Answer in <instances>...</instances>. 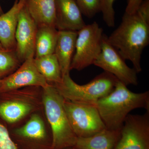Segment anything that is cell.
<instances>
[{"mask_svg": "<svg viewBox=\"0 0 149 149\" xmlns=\"http://www.w3.org/2000/svg\"><path fill=\"white\" fill-rule=\"evenodd\" d=\"M0 149H18L7 128L0 122Z\"/></svg>", "mask_w": 149, "mask_h": 149, "instance_id": "603a6c76", "label": "cell"}, {"mask_svg": "<svg viewBox=\"0 0 149 149\" xmlns=\"http://www.w3.org/2000/svg\"><path fill=\"white\" fill-rule=\"evenodd\" d=\"M64 149H80L79 148H76V147L73 146L71 147H69V148H66Z\"/></svg>", "mask_w": 149, "mask_h": 149, "instance_id": "d4e9b609", "label": "cell"}, {"mask_svg": "<svg viewBox=\"0 0 149 149\" xmlns=\"http://www.w3.org/2000/svg\"><path fill=\"white\" fill-rule=\"evenodd\" d=\"M64 98L53 85L42 88V101L52 138V149L75 146L77 140L64 107Z\"/></svg>", "mask_w": 149, "mask_h": 149, "instance_id": "3957f363", "label": "cell"}, {"mask_svg": "<svg viewBox=\"0 0 149 149\" xmlns=\"http://www.w3.org/2000/svg\"><path fill=\"white\" fill-rule=\"evenodd\" d=\"M25 7L37 27L56 28L55 0H26Z\"/></svg>", "mask_w": 149, "mask_h": 149, "instance_id": "2e32d148", "label": "cell"}, {"mask_svg": "<svg viewBox=\"0 0 149 149\" xmlns=\"http://www.w3.org/2000/svg\"><path fill=\"white\" fill-rule=\"evenodd\" d=\"M34 58L21 63L14 72L1 79L0 93L29 87L45 88L49 83L35 66Z\"/></svg>", "mask_w": 149, "mask_h": 149, "instance_id": "8fae6325", "label": "cell"}, {"mask_svg": "<svg viewBox=\"0 0 149 149\" xmlns=\"http://www.w3.org/2000/svg\"><path fill=\"white\" fill-rule=\"evenodd\" d=\"M35 66L49 84L61 83L62 75L59 63L54 54L34 58Z\"/></svg>", "mask_w": 149, "mask_h": 149, "instance_id": "d6986e66", "label": "cell"}, {"mask_svg": "<svg viewBox=\"0 0 149 149\" xmlns=\"http://www.w3.org/2000/svg\"><path fill=\"white\" fill-rule=\"evenodd\" d=\"M20 64L15 50L0 49V78L11 74Z\"/></svg>", "mask_w": 149, "mask_h": 149, "instance_id": "ffe728a7", "label": "cell"}, {"mask_svg": "<svg viewBox=\"0 0 149 149\" xmlns=\"http://www.w3.org/2000/svg\"><path fill=\"white\" fill-rule=\"evenodd\" d=\"M121 130L106 128L93 136L77 138L74 147L80 149H113L120 137Z\"/></svg>", "mask_w": 149, "mask_h": 149, "instance_id": "e0dca14e", "label": "cell"}, {"mask_svg": "<svg viewBox=\"0 0 149 149\" xmlns=\"http://www.w3.org/2000/svg\"><path fill=\"white\" fill-rule=\"evenodd\" d=\"M64 107L77 138L90 137L107 128L95 105L77 103L64 99Z\"/></svg>", "mask_w": 149, "mask_h": 149, "instance_id": "52a82bcc", "label": "cell"}, {"mask_svg": "<svg viewBox=\"0 0 149 149\" xmlns=\"http://www.w3.org/2000/svg\"><path fill=\"white\" fill-rule=\"evenodd\" d=\"M37 29V24L25 6L19 15L15 35V51L21 63L27 59L35 58Z\"/></svg>", "mask_w": 149, "mask_h": 149, "instance_id": "7c38bea8", "label": "cell"}, {"mask_svg": "<svg viewBox=\"0 0 149 149\" xmlns=\"http://www.w3.org/2000/svg\"><path fill=\"white\" fill-rule=\"evenodd\" d=\"M82 14L92 18L100 12V0H75Z\"/></svg>", "mask_w": 149, "mask_h": 149, "instance_id": "7402d4cb", "label": "cell"}, {"mask_svg": "<svg viewBox=\"0 0 149 149\" xmlns=\"http://www.w3.org/2000/svg\"><path fill=\"white\" fill-rule=\"evenodd\" d=\"M113 149H149V111L128 115Z\"/></svg>", "mask_w": 149, "mask_h": 149, "instance_id": "30bf717a", "label": "cell"}, {"mask_svg": "<svg viewBox=\"0 0 149 149\" xmlns=\"http://www.w3.org/2000/svg\"><path fill=\"white\" fill-rule=\"evenodd\" d=\"M143 0H128L125 13L132 14L136 12Z\"/></svg>", "mask_w": 149, "mask_h": 149, "instance_id": "cb8c5ba5", "label": "cell"}, {"mask_svg": "<svg viewBox=\"0 0 149 149\" xmlns=\"http://www.w3.org/2000/svg\"><path fill=\"white\" fill-rule=\"evenodd\" d=\"M0 49H4L3 47L1 45V43H0Z\"/></svg>", "mask_w": 149, "mask_h": 149, "instance_id": "4316f807", "label": "cell"}, {"mask_svg": "<svg viewBox=\"0 0 149 149\" xmlns=\"http://www.w3.org/2000/svg\"><path fill=\"white\" fill-rule=\"evenodd\" d=\"M58 30L49 26L38 27L35 42V58L54 53Z\"/></svg>", "mask_w": 149, "mask_h": 149, "instance_id": "ac0fdd59", "label": "cell"}, {"mask_svg": "<svg viewBox=\"0 0 149 149\" xmlns=\"http://www.w3.org/2000/svg\"><path fill=\"white\" fill-rule=\"evenodd\" d=\"M26 2V0H16L9 10L0 15V43L5 49H16L15 35L19 15Z\"/></svg>", "mask_w": 149, "mask_h": 149, "instance_id": "5bb4252c", "label": "cell"}, {"mask_svg": "<svg viewBox=\"0 0 149 149\" xmlns=\"http://www.w3.org/2000/svg\"><path fill=\"white\" fill-rule=\"evenodd\" d=\"M109 43L136 72L142 71V53L149 43V0H143L136 12L124 13L120 25L107 36Z\"/></svg>", "mask_w": 149, "mask_h": 149, "instance_id": "6da1fadb", "label": "cell"}, {"mask_svg": "<svg viewBox=\"0 0 149 149\" xmlns=\"http://www.w3.org/2000/svg\"><path fill=\"white\" fill-rule=\"evenodd\" d=\"M58 30L78 31L86 25L75 0H55Z\"/></svg>", "mask_w": 149, "mask_h": 149, "instance_id": "4fadbf2b", "label": "cell"}, {"mask_svg": "<svg viewBox=\"0 0 149 149\" xmlns=\"http://www.w3.org/2000/svg\"><path fill=\"white\" fill-rule=\"evenodd\" d=\"M104 34L96 22L77 32L75 52L70 69L81 70L93 64L102 51Z\"/></svg>", "mask_w": 149, "mask_h": 149, "instance_id": "8992f818", "label": "cell"}, {"mask_svg": "<svg viewBox=\"0 0 149 149\" xmlns=\"http://www.w3.org/2000/svg\"><path fill=\"white\" fill-rule=\"evenodd\" d=\"M118 81L114 90L100 99L95 106L107 128L120 130L129 113L136 109L149 111V92L136 93Z\"/></svg>", "mask_w": 149, "mask_h": 149, "instance_id": "7a4b0ae2", "label": "cell"}, {"mask_svg": "<svg viewBox=\"0 0 149 149\" xmlns=\"http://www.w3.org/2000/svg\"><path fill=\"white\" fill-rule=\"evenodd\" d=\"M3 93L0 102V117L13 124L35 113L42 106V88L29 87Z\"/></svg>", "mask_w": 149, "mask_h": 149, "instance_id": "5b68a950", "label": "cell"}, {"mask_svg": "<svg viewBox=\"0 0 149 149\" xmlns=\"http://www.w3.org/2000/svg\"><path fill=\"white\" fill-rule=\"evenodd\" d=\"M115 0H100V11L102 13L103 18L107 26L113 27L115 25V13L113 4Z\"/></svg>", "mask_w": 149, "mask_h": 149, "instance_id": "44dd1931", "label": "cell"}, {"mask_svg": "<svg viewBox=\"0 0 149 149\" xmlns=\"http://www.w3.org/2000/svg\"><path fill=\"white\" fill-rule=\"evenodd\" d=\"M3 11L1 7V6L0 5V15H1L2 14H3Z\"/></svg>", "mask_w": 149, "mask_h": 149, "instance_id": "484cf974", "label": "cell"}, {"mask_svg": "<svg viewBox=\"0 0 149 149\" xmlns=\"http://www.w3.org/2000/svg\"></svg>", "mask_w": 149, "mask_h": 149, "instance_id": "f1b7e54d", "label": "cell"}, {"mask_svg": "<svg viewBox=\"0 0 149 149\" xmlns=\"http://www.w3.org/2000/svg\"><path fill=\"white\" fill-rule=\"evenodd\" d=\"M10 136L18 149H52V134L48 133L44 120L36 113Z\"/></svg>", "mask_w": 149, "mask_h": 149, "instance_id": "ba28073f", "label": "cell"}, {"mask_svg": "<svg viewBox=\"0 0 149 149\" xmlns=\"http://www.w3.org/2000/svg\"><path fill=\"white\" fill-rule=\"evenodd\" d=\"M125 61L104 35L101 52L93 64L113 74L126 86L138 85V72L127 65Z\"/></svg>", "mask_w": 149, "mask_h": 149, "instance_id": "9c48e42d", "label": "cell"}, {"mask_svg": "<svg viewBox=\"0 0 149 149\" xmlns=\"http://www.w3.org/2000/svg\"><path fill=\"white\" fill-rule=\"evenodd\" d=\"M77 31L58 30L54 54L57 58L63 76L70 73L75 52Z\"/></svg>", "mask_w": 149, "mask_h": 149, "instance_id": "9a60e30c", "label": "cell"}, {"mask_svg": "<svg viewBox=\"0 0 149 149\" xmlns=\"http://www.w3.org/2000/svg\"><path fill=\"white\" fill-rule=\"evenodd\" d=\"M1 78H0V85H1Z\"/></svg>", "mask_w": 149, "mask_h": 149, "instance_id": "83f0119b", "label": "cell"}, {"mask_svg": "<svg viewBox=\"0 0 149 149\" xmlns=\"http://www.w3.org/2000/svg\"><path fill=\"white\" fill-rule=\"evenodd\" d=\"M118 81L113 74L104 71L85 85L77 84L72 80L70 73H68L63 76L61 83L53 85L65 100L95 105L100 99L114 90Z\"/></svg>", "mask_w": 149, "mask_h": 149, "instance_id": "277c9868", "label": "cell"}]
</instances>
